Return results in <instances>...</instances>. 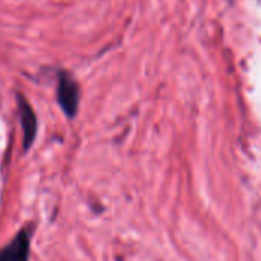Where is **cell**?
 <instances>
[{
	"label": "cell",
	"mask_w": 261,
	"mask_h": 261,
	"mask_svg": "<svg viewBox=\"0 0 261 261\" xmlns=\"http://www.w3.org/2000/svg\"><path fill=\"white\" fill-rule=\"evenodd\" d=\"M29 255V239L23 231L20 232L12 243L0 251V261H28Z\"/></svg>",
	"instance_id": "cell-3"
},
{
	"label": "cell",
	"mask_w": 261,
	"mask_h": 261,
	"mask_svg": "<svg viewBox=\"0 0 261 261\" xmlns=\"http://www.w3.org/2000/svg\"><path fill=\"white\" fill-rule=\"evenodd\" d=\"M17 104H18L20 122L23 128V148L29 150L37 135V116L29 101L21 93H17Z\"/></svg>",
	"instance_id": "cell-2"
},
{
	"label": "cell",
	"mask_w": 261,
	"mask_h": 261,
	"mask_svg": "<svg viewBox=\"0 0 261 261\" xmlns=\"http://www.w3.org/2000/svg\"><path fill=\"white\" fill-rule=\"evenodd\" d=\"M57 99L67 118H75L80 106V86L72 73L67 70L58 72L57 84Z\"/></svg>",
	"instance_id": "cell-1"
}]
</instances>
